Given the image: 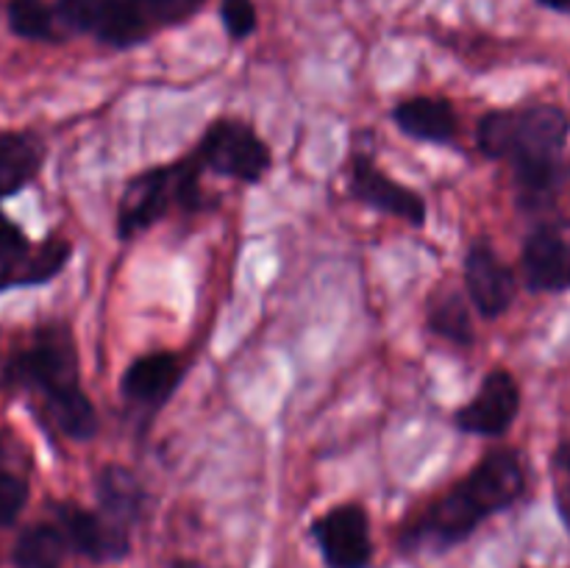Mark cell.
Returning <instances> with one entry per match:
<instances>
[{
    "label": "cell",
    "instance_id": "16",
    "mask_svg": "<svg viewBox=\"0 0 570 568\" xmlns=\"http://www.w3.org/2000/svg\"><path fill=\"white\" fill-rule=\"evenodd\" d=\"M45 161V145L31 131H0V200L22 193Z\"/></svg>",
    "mask_w": 570,
    "mask_h": 568
},
{
    "label": "cell",
    "instance_id": "12",
    "mask_svg": "<svg viewBox=\"0 0 570 568\" xmlns=\"http://www.w3.org/2000/svg\"><path fill=\"white\" fill-rule=\"evenodd\" d=\"M184 379V365L173 351L142 354L126 368L120 379V393L137 410L154 415L173 399Z\"/></svg>",
    "mask_w": 570,
    "mask_h": 568
},
{
    "label": "cell",
    "instance_id": "21",
    "mask_svg": "<svg viewBox=\"0 0 570 568\" xmlns=\"http://www.w3.org/2000/svg\"><path fill=\"white\" fill-rule=\"evenodd\" d=\"M28 482L20 473L9 471V468H0V529H9L11 523H17V518L22 516L28 505Z\"/></svg>",
    "mask_w": 570,
    "mask_h": 568
},
{
    "label": "cell",
    "instance_id": "20",
    "mask_svg": "<svg viewBox=\"0 0 570 568\" xmlns=\"http://www.w3.org/2000/svg\"><path fill=\"white\" fill-rule=\"evenodd\" d=\"M128 3L137 9V14L142 17L150 31H159V28L178 26V22L198 14L206 0H128Z\"/></svg>",
    "mask_w": 570,
    "mask_h": 568
},
{
    "label": "cell",
    "instance_id": "24",
    "mask_svg": "<svg viewBox=\"0 0 570 568\" xmlns=\"http://www.w3.org/2000/svg\"><path fill=\"white\" fill-rule=\"evenodd\" d=\"M100 0H56L53 14L56 20L61 22L70 31H81L89 33L95 20V11H98Z\"/></svg>",
    "mask_w": 570,
    "mask_h": 568
},
{
    "label": "cell",
    "instance_id": "15",
    "mask_svg": "<svg viewBox=\"0 0 570 568\" xmlns=\"http://www.w3.org/2000/svg\"><path fill=\"white\" fill-rule=\"evenodd\" d=\"M95 493H98L100 516L122 529H131L148 510V493L137 473L117 462L100 468L98 479H95Z\"/></svg>",
    "mask_w": 570,
    "mask_h": 568
},
{
    "label": "cell",
    "instance_id": "6",
    "mask_svg": "<svg viewBox=\"0 0 570 568\" xmlns=\"http://www.w3.org/2000/svg\"><path fill=\"white\" fill-rule=\"evenodd\" d=\"M72 256V243L61 234H48L31 243L22 226L0 212V293L17 287H42L53 282Z\"/></svg>",
    "mask_w": 570,
    "mask_h": 568
},
{
    "label": "cell",
    "instance_id": "22",
    "mask_svg": "<svg viewBox=\"0 0 570 568\" xmlns=\"http://www.w3.org/2000/svg\"><path fill=\"white\" fill-rule=\"evenodd\" d=\"M220 20L234 42H243L259 26L254 0H220Z\"/></svg>",
    "mask_w": 570,
    "mask_h": 568
},
{
    "label": "cell",
    "instance_id": "9",
    "mask_svg": "<svg viewBox=\"0 0 570 568\" xmlns=\"http://www.w3.org/2000/svg\"><path fill=\"white\" fill-rule=\"evenodd\" d=\"M348 193L351 198L382 212V215L401 217V221L417 228L426 226V200H423V195L390 178L371 156L356 154L351 159Z\"/></svg>",
    "mask_w": 570,
    "mask_h": 568
},
{
    "label": "cell",
    "instance_id": "8",
    "mask_svg": "<svg viewBox=\"0 0 570 568\" xmlns=\"http://www.w3.org/2000/svg\"><path fill=\"white\" fill-rule=\"evenodd\" d=\"M521 412V388L507 368H493L476 395L454 412L456 429L479 438H504Z\"/></svg>",
    "mask_w": 570,
    "mask_h": 568
},
{
    "label": "cell",
    "instance_id": "23",
    "mask_svg": "<svg viewBox=\"0 0 570 568\" xmlns=\"http://www.w3.org/2000/svg\"><path fill=\"white\" fill-rule=\"evenodd\" d=\"M551 477H554L557 510L570 529V440H562L551 454Z\"/></svg>",
    "mask_w": 570,
    "mask_h": 568
},
{
    "label": "cell",
    "instance_id": "10",
    "mask_svg": "<svg viewBox=\"0 0 570 568\" xmlns=\"http://www.w3.org/2000/svg\"><path fill=\"white\" fill-rule=\"evenodd\" d=\"M53 516L67 546L87 560L115 562L131 551V529L117 527L100 512L87 510L76 501H59L53 505Z\"/></svg>",
    "mask_w": 570,
    "mask_h": 568
},
{
    "label": "cell",
    "instance_id": "4",
    "mask_svg": "<svg viewBox=\"0 0 570 568\" xmlns=\"http://www.w3.org/2000/svg\"><path fill=\"white\" fill-rule=\"evenodd\" d=\"M200 161L193 156L170 161V165L150 167L128 178L117 206V234L120 239H134L159 221L170 209L200 212L204 209V189H200Z\"/></svg>",
    "mask_w": 570,
    "mask_h": 568
},
{
    "label": "cell",
    "instance_id": "7",
    "mask_svg": "<svg viewBox=\"0 0 570 568\" xmlns=\"http://www.w3.org/2000/svg\"><path fill=\"white\" fill-rule=\"evenodd\" d=\"M312 538L326 568H371L373 540L365 507L345 501L312 523Z\"/></svg>",
    "mask_w": 570,
    "mask_h": 568
},
{
    "label": "cell",
    "instance_id": "5",
    "mask_svg": "<svg viewBox=\"0 0 570 568\" xmlns=\"http://www.w3.org/2000/svg\"><path fill=\"white\" fill-rule=\"evenodd\" d=\"M195 159L217 176L243 184L262 182L273 165L271 145L248 123L234 120V117H220V120L209 123L195 148Z\"/></svg>",
    "mask_w": 570,
    "mask_h": 568
},
{
    "label": "cell",
    "instance_id": "14",
    "mask_svg": "<svg viewBox=\"0 0 570 568\" xmlns=\"http://www.w3.org/2000/svg\"><path fill=\"white\" fill-rule=\"evenodd\" d=\"M393 120L406 137L417 143L451 145L460 131V117L454 104L438 95H415V98L401 100L393 109Z\"/></svg>",
    "mask_w": 570,
    "mask_h": 568
},
{
    "label": "cell",
    "instance_id": "2",
    "mask_svg": "<svg viewBox=\"0 0 570 568\" xmlns=\"http://www.w3.org/2000/svg\"><path fill=\"white\" fill-rule=\"evenodd\" d=\"M570 117L554 104L493 109L479 120L476 143L488 159H507L515 170L518 198L540 209L554 198Z\"/></svg>",
    "mask_w": 570,
    "mask_h": 568
},
{
    "label": "cell",
    "instance_id": "25",
    "mask_svg": "<svg viewBox=\"0 0 570 568\" xmlns=\"http://www.w3.org/2000/svg\"><path fill=\"white\" fill-rule=\"evenodd\" d=\"M543 9L560 11V14H570V0H538Z\"/></svg>",
    "mask_w": 570,
    "mask_h": 568
},
{
    "label": "cell",
    "instance_id": "19",
    "mask_svg": "<svg viewBox=\"0 0 570 568\" xmlns=\"http://www.w3.org/2000/svg\"><path fill=\"white\" fill-rule=\"evenodd\" d=\"M9 17L11 33L20 39H31V42H56L59 31H56V14L45 0H9Z\"/></svg>",
    "mask_w": 570,
    "mask_h": 568
},
{
    "label": "cell",
    "instance_id": "17",
    "mask_svg": "<svg viewBox=\"0 0 570 568\" xmlns=\"http://www.w3.org/2000/svg\"><path fill=\"white\" fill-rule=\"evenodd\" d=\"M67 549L59 523H31L17 538L11 560L17 568H61Z\"/></svg>",
    "mask_w": 570,
    "mask_h": 568
},
{
    "label": "cell",
    "instance_id": "11",
    "mask_svg": "<svg viewBox=\"0 0 570 568\" xmlns=\"http://www.w3.org/2000/svg\"><path fill=\"white\" fill-rule=\"evenodd\" d=\"M465 290L479 315L488 321L504 315L518 295L515 273L484 237L465 254Z\"/></svg>",
    "mask_w": 570,
    "mask_h": 568
},
{
    "label": "cell",
    "instance_id": "26",
    "mask_svg": "<svg viewBox=\"0 0 570 568\" xmlns=\"http://www.w3.org/2000/svg\"><path fill=\"white\" fill-rule=\"evenodd\" d=\"M173 568H204V566H200V562H195V560H176V562H173Z\"/></svg>",
    "mask_w": 570,
    "mask_h": 568
},
{
    "label": "cell",
    "instance_id": "13",
    "mask_svg": "<svg viewBox=\"0 0 570 568\" xmlns=\"http://www.w3.org/2000/svg\"><path fill=\"white\" fill-rule=\"evenodd\" d=\"M523 282L532 293L570 290V243L554 226H538L521 251Z\"/></svg>",
    "mask_w": 570,
    "mask_h": 568
},
{
    "label": "cell",
    "instance_id": "18",
    "mask_svg": "<svg viewBox=\"0 0 570 568\" xmlns=\"http://www.w3.org/2000/svg\"><path fill=\"white\" fill-rule=\"evenodd\" d=\"M426 323L434 334L454 345H473V321L468 301L462 298L460 290L440 287L429 298Z\"/></svg>",
    "mask_w": 570,
    "mask_h": 568
},
{
    "label": "cell",
    "instance_id": "3",
    "mask_svg": "<svg viewBox=\"0 0 570 568\" xmlns=\"http://www.w3.org/2000/svg\"><path fill=\"white\" fill-rule=\"evenodd\" d=\"M76 340L65 323L37 329L26 349L14 351L0 371L6 393L42 399V410L61 434L87 443L98 434V412L81 388Z\"/></svg>",
    "mask_w": 570,
    "mask_h": 568
},
{
    "label": "cell",
    "instance_id": "1",
    "mask_svg": "<svg viewBox=\"0 0 570 568\" xmlns=\"http://www.w3.org/2000/svg\"><path fill=\"white\" fill-rule=\"evenodd\" d=\"M527 493V466L518 449L488 451L449 493L406 527L404 549L445 551L471 538L488 518L510 510Z\"/></svg>",
    "mask_w": 570,
    "mask_h": 568
}]
</instances>
